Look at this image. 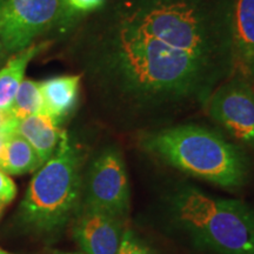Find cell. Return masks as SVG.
<instances>
[{
  "mask_svg": "<svg viewBox=\"0 0 254 254\" xmlns=\"http://www.w3.org/2000/svg\"><path fill=\"white\" fill-rule=\"evenodd\" d=\"M59 125L49 114H32L18 120L17 133L30 142L41 161L46 163L55 154L65 133Z\"/></svg>",
  "mask_w": 254,
  "mask_h": 254,
  "instance_id": "obj_10",
  "label": "cell"
},
{
  "mask_svg": "<svg viewBox=\"0 0 254 254\" xmlns=\"http://www.w3.org/2000/svg\"><path fill=\"white\" fill-rule=\"evenodd\" d=\"M234 0H104L99 65L124 116L206 106L236 72Z\"/></svg>",
  "mask_w": 254,
  "mask_h": 254,
  "instance_id": "obj_1",
  "label": "cell"
},
{
  "mask_svg": "<svg viewBox=\"0 0 254 254\" xmlns=\"http://www.w3.org/2000/svg\"><path fill=\"white\" fill-rule=\"evenodd\" d=\"M17 186L7 173L0 170V208H2L15 198Z\"/></svg>",
  "mask_w": 254,
  "mask_h": 254,
  "instance_id": "obj_17",
  "label": "cell"
},
{
  "mask_svg": "<svg viewBox=\"0 0 254 254\" xmlns=\"http://www.w3.org/2000/svg\"><path fill=\"white\" fill-rule=\"evenodd\" d=\"M44 163L26 139L17 132L6 136L0 147V170L7 174L20 176L34 172Z\"/></svg>",
  "mask_w": 254,
  "mask_h": 254,
  "instance_id": "obj_12",
  "label": "cell"
},
{
  "mask_svg": "<svg viewBox=\"0 0 254 254\" xmlns=\"http://www.w3.org/2000/svg\"><path fill=\"white\" fill-rule=\"evenodd\" d=\"M125 219L81 204L75 213L73 236L85 254H116L124 236Z\"/></svg>",
  "mask_w": 254,
  "mask_h": 254,
  "instance_id": "obj_8",
  "label": "cell"
},
{
  "mask_svg": "<svg viewBox=\"0 0 254 254\" xmlns=\"http://www.w3.org/2000/svg\"><path fill=\"white\" fill-rule=\"evenodd\" d=\"M174 226L215 254H254V211L238 200L208 195L193 186L168 198Z\"/></svg>",
  "mask_w": 254,
  "mask_h": 254,
  "instance_id": "obj_3",
  "label": "cell"
},
{
  "mask_svg": "<svg viewBox=\"0 0 254 254\" xmlns=\"http://www.w3.org/2000/svg\"><path fill=\"white\" fill-rule=\"evenodd\" d=\"M81 195L80 157L67 133H64L55 154L32 178L19 215L30 230L55 233L77 213Z\"/></svg>",
  "mask_w": 254,
  "mask_h": 254,
  "instance_id": "obj_4",
  "label": "cell"
},
{
  "mask_svg": "<svg viewBox=\"0 0 254 254\" xmlns=\"http://www.w3.org/2000/svg\"><path fill=\"white\" fill-rule=\"evenodd\" d=\"M116 254H152L151 251L141 243L132 231L124 232L119 249Z\"/></svg>",
  "mask_w": 254,
  "mask_h": 254,
  "instance_id": "obj_15",
  "label": "cell"
},
{
  "mask_svg": "<svg viewBox=\"0 0 254 254\" xmlns=\"http://www.w3.org/2000/svg\"><path fill=\"white\" fill-rule=\"evenodd\" d=\"M232 30L236 72L254 81V0H234Z\"/></svg>",
  "mask_w": 254,
  "mask_h": 254,
  "instance_id": "obj_9",
  "label": "cell"
},
{
  "mask_svg": "<svg viewBox=\"0 0 254 254\" xmlns=\"http://www.w3.org/2000/svg\"><path fill=\"white\" fill-rule=\"evenodd\" d=\"M0 254H11V253L6 252V251H2V250H0Z\"/></svg>",
  "mask_w": 254,
  "mask_h": 254,
  "instance_id": "obj_21",
  "label": "cell"
},
{
  "mask_svg": "<svg viewBox=\"0 0 254 254\" xmlns=\"http://www.w3.org/2000/svg\"><path fill=\"white\" fill-rule=\"evenodd\" d=\"M9 111L18 120L32 114H46L39 82L31 79H24L18 88Z\"/></svg>",
  "mask_w": 254,
  "mask_h": 254,
  "instance_id": "obj_14",
  "label": "cell"
},
{
  "mask_svg": "<svg viewBox=\"0 0 254 254\" xmlns=\"http://www.w3.org/2000/svg\"><path fill=\"white\" fill-rule=\"evenodd\" d=\"M211 118L238 141L254 146V88L252 81L234 72L215 88L207 101Z\"/></svg>",
  "mask_w": 254,
  "mask_h": 254,
  "instance_id": "obj_7",
  "label": "cell"
},
{
  "mask_svg": "<svg viewBox=\"0 0 254 254\" xmlns=\"http://www.w3.org/2000/svg\"><path fill=\"white\" fill-rule=\"evenodd\" d=\"M63 0H2L0 2V43L17 53L55 25Z\"/></svg>",
  "mask_w": 254,
  "mask_h": 254,
  "instance_id": "obj_6",
  "label": "cell"
},
{
  "mask_svg": "<svg viewBox=\"0 0 254 254\" xmlns=\"http://www.w3.org/2000/svg\"><path fill=\"white\" fill-rule=\"evenodd\" d=\"M81 75H62L40 84L45 112L59 124L72 112L78 101Z\"/></svg>",
  "mask_w": 254,
  "mask_h": 254,
  "instance_id": "obj_11",
  "label": "cell"
},
{
  "mask_svg": "<svg viewBox=\"0 0 254 254\" xmlns=\"http://www.w3.org/2000/svg\"><path fill=\"white\" fill-rule=\"evenodd\" d=\"M60 254H72V253H60Z\"/></svg>",
  "mask_w": 254,
  "mask_h": 254,
  "instance_id": "obj_22",
  "label": "cell"
},
{
  "mask_svg": "<svg viewBox=\"0 0 254 254\" xmlns=\"http://www.w3.org/2000/svg\"><path fill=\"white\" fill-rule=\"evenodd\" d=\"M142 147L184 173L225 189L243 186L249 174L245 154L220 134L198 125L151 132Z\"/></svg>",
  "mask_w": 254,
  "mask_h": 254,
  "instance_id": "obj_2",
  "label": "cell"
},
{
  "mask_svg": "<svg viewBox=\"0 0 254 254\" xmlns=\"http://www.w3.org/2000/svg\"><path fill=\"white\" fill-rule=\"evenodd\" d=\"M4 136H2L1 134H0V147H1V145H2V142H4Z\"/></svg>",
  "mask_w": 254,
  "mask_h": 254,
  "instance_id": "obj_20",
  "label": "cell"
},
{
  "mask_svg": "<svg viewBox=\"0 0 254 254\" xmlns=\"http://www.w3.org/2000/svg\"><path fill=\"white\" fill-rule=\"evenodd\" d=\"M5 55H6V50H5V47L2 46V44L0 43V63L2 62V60H4V58H5Z\"/></svg>",
  "mask_w": 254,
  "mask_h": 254,
  "instance_id": "obj_19",
  "label": "cell"
},
{
  "mask_svg": "<svg viewBox=\"0 0 254 254\" xmlns=\"http://www.w3.org/2000/svg\"><path fill=\"white\" fill-rule=\"evenodd\" d=\"M103 2L104 0H63V6L69 13H86L97 11Z\"/></svg>",
  "mask_w": 254,
  "mask_h": 254,
  "instance_id": "obj_16",
  "label": "cell"
},
{
  "mask_svg": "<svg viewBox=\"0 0 254 254\" xmlns=\"http://www.w3.org/2000/svg\"><path fill=\"white\" fill-rule=\"evenodd\" d=\"M84 202L126 219L129 209V182L125 161L116 147L101 152L82 182Z\"/></svg>",
  "mask_w": 254,
  "mask_h": 254,
  "instance_id": "obj_5",
  "label": "cell"
},
{
  "mask_svg": "<svg viewBox=\"0 0 254 254\" xmlns=\"http://www.w3.org/2000/svg\"><path fill=\"white\" fill-rule=\"evenodd\" d=\"M2 1V0H0V2H1Z\"/></svg>",
  "mask_w": 254,
  "mask_h": 254,
  "instance_id": "obj_24",
  "label": "cell"
},
{
  "mask_svg": "<svg viewBox=\"0 0 254 254\" xmlns=\"http://www.w3.org/2000/svg\"><path fill=\"white\" fill-rule=\"evenodd\" d=\"M47 43L30 45L17 55L9 58L6 65L0 69V110H11L14 97L21 81L28 63L45 49Z\"/></svg>",
  "mask_w": 254,
  "mask_h": 254,
  "instance_id": "obj_13",
  "label": "cell"
},
{
  "mask_svg": "<svg viewBox=\"0 0 254 254\" xmlns=\"http://www.w3.org/2000/svg\"><path fill=\"white\" fill-rule=\"evenodd\" d=\"M18 119L9 110H0V134L4 138L17 132Z\"/></svg>",
  "mask_w": 254,
  "mask_h": 254,
  "instance_id": "obj_18",
  "label": "cell"
},
{
  "mask_svg": "<svg viewBox=\"0 0 254 254\" xmlns=\"http://www.w3.org/2000/svg\"><path fill=\"white\" fill-rule=\"evenodd\" d=\"M0 213H1V208H0Z\"/></svg>",
  "mask_w": 254,
  "mask_h": 254,
  "instance_id": "obj_23",
  "label": "cell"
}]
</instances>
